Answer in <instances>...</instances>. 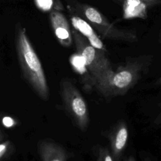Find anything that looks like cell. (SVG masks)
Returning <instances> with one entry per match:
<instances>
[{
  "label": "cell",
  "instance_id": "d6986e66",
  "mask_svg": "<svg viewBox=\"0 0 161 161\" xmlns=\"http://www.w3.org/2000/svg\"><path fill=\"white\" fill-rule=\"evenodd\" d=\"M3 139H4V133H3V131L0 129V143L2 142H3Z\"/></svg>",
  "mask_w": 161,
  "mask_h": 161
},
{
  "label": "cell",
  "instance_id": "7402d4cb",
  "mask_svg": "<svg viewBox=\"0 0 161 161\" xmlns=\"http://www.w3.org/2000/svg\"><path fill=\"white\" fill-rule=\"evenodd\" d=\"M159 42L161 44V32L160 33V36H159Z\"/></svg>",
  "mask_w": 161,
  "mask_h": 161
},
{
  "label": "cell",
  "instance_id": "6da1fadb",
  "mask_svg": "<svg viewBox=\"0 0 161 161\" xmlns=\"http://www.w3.org/2000/svg\"><path fill=\"white\" fill-rule=\"evenodd\" d=\"M16 47L25 79L42 99L48 100L49 89L43 67L29 40L26 29L21 26H18L16 31Z\"/></svg>",
  "mask_w": 161,
  "mask_h": 161
},
{
  "label": "cell",
  "instance_id": "277c9868",
  "mask_svg": "<svg viewBox=\"0 0 161 161\" xmlns=\"http://www.w3.org/2000/svg\"><path fill=\"white\" fill-rule=\"evenodd\" d=\"M75 14L87 21L104 38L128 43H135L138 40L136 31L120 29L111 23L94 7L81 3L77 0H65Z\"/></svg>",
  "mask_w": 161,
  "mask_h": 161
},
{
  "label": "cell",
  "instance_id": "3957f363",
  "mask_svg": "<svg viewBox=\"0 0 161 161\" xmlns=\"http://www.w3.org/2000/svg\"><path fill=\"white\" fill-rule=\"evenodd\" d=\"M72 33L77 53L83 58L87 70L93 80L94 86L100 92L114 71L106 55V52L92 46L74 28Z\"/></svg>",
  "mask_w": 161,
  "mask_h": 161
},
{
  "label": "cell",
  "instance_id": "5bb4252c",
  "mask_svg": "<svg viewBox=\"0 0 161 161\" xmlns=\"http://www.w3.org/2000/svg\"><path fill=\"white\" fill-rule=\"evenodd\" d=\"M38 8L42 11L51 10L53 6V0H35Z\"/></svg>",
  "mask_w": 161,
  "mask_h": 161
},
{
  "label": "cell",
  "instance_id": "ba28073f",
  "mask_svg": "<svg viewBox=\"0 0 161 161\" xmlns=\"http://www.w3.org/2000/svg\"><path fill=\"white\" fill-rule=\"evenodd\" d=\"M70 19L74 29L80 33L94 47L106 52V48L99 38L92 26L85 19L75 14L69 8Z\"/></svg>",
  "mask_w": 161,
  "mask_h": 161
},
{
  "label": "cell",
  "instance_id": "9a60e30c",
  "mask_svg": "<svg viewBox=\"0 0 161 161\" xmlns=\"http://www.w3.org/2000/svg\"><path fill=\"white\" fill-rule=\"evenodd\" d=\"M2 123L6 127H8V128L13 126L15 123L14 119L9 116L3 117V118L2 119Z\"/></svg>",
  "mask_w": 161,
  "mask_h": 161
},
{
  "label": "cell",
  "instance_id": "8fae6325",
  "mask_svg": "<svg viewBox=\"0 0 161 161\" xmlns=\"http://www.w3.org/2000/svg\"><path fill=\"white\" fill-rule=\"evenodd\" d=\"M15 152L14 144L9 140L2 142L0 143V161L8 160Z\"/></svg>",
  "mask_w": 161,
  "mask_h": 161
},
{
  "label": "cell",
  "instance_id": "7a4b0ae2",
  "mask_svg": "<svg viewBox=\"0 0 161 161\" xmlns=\"http://www.w3.org/2000/svg\"><path fill=\"white\" fill-rule=\"evenodd\" d=\"M152 60V55H142L126 60L114 71L99 93L106 99L126 94L147 73Z\"/></svg>",
  "mask_w": 161,
  "mask_h": 161
},
{
  "label": "cell",
  "instance_id": "30bf717a",
  "mask_svg": "<svg viewBox=\"0 0 161 161\" xmlns=\"http://www.w3.org/2000/svg\"><path fill=\"white\" fill-rule=\"evenodd\" d=\"M147 6L141 0H123V18L125 19L147 18Z\"/></svg>",
  "mask_w": 161,
  "mask_h": 161
},
{
  "label": "cell",
  "instance_id": "ffe728a7",
  "mask_svg": "<svg viewBox=\"0 0 161 161\" xmlns=\"http://www.w3.org/2000/svg\"><path fill=\"white\" fill-rule=\"evenodd\" d=\"M125 161H135V160L134 157L131 155V156H129Z\"/></svg>",
  "mask_w": 161,
  "mask_h": 161
},
{
  "label": "cell",
  "instance_id": "4fadbf2b",
  "mask_svg": "<svg viewBox=\"0 0 161 161\" xmlns=\"http://www.w3.org/2000/svg\"><path fill=\"white\" fill-rule=\"evenodd\" d=\"M70 62L72 65L78 70H80L81 72H85V71L88 72L85 65V63L83 58L79 53H77L76 54L72 55L70 58Z\"/></svg>",
  "mask_w": 161,
  "mask_h": 161
},
{
  "label": "cell",
  "instance_id": "9c48e42d",
  "mask_svg": "<svg viewBox=\"0 0 161 161\" xmlns=\"http://www.w3.org/2000/svg\"><path fill=\"white\" fill-rule=\"evenodd\" d=\"M38 151L42 161H67V153L58 143L48 140L38 143Z\"/></svg>",
  "mask_w": 161,
  "mask_h": 161
},
{
  "label": "cell",
  "instance_id": "5b68a950",
  "mask_svg": "<svg viewBox=\"0 0 161 161\" xmlns=\"http://www.w3.org/2000/svg\"><path fill=\"white\" fill-rule=\"evenodd\" d=\"M60 92L64 106L76 126L85 131L89 125V110L85 99L74 84L69 79L60 82Z\"/></svg>",
  "mask_w": 161,
  "mask_h": 161
},
{
  "label": "cell",
  "instance_id": "44dd1931",
  "mask_svg": "<svg viewBox=\"0 0 161 161\" xmlns=\"http://www.w3.org/2000/svg\"><path fill=\"white\" fill-rule=\"evenodd\" d=\"M143 161H153V160H152L150 157H145L143 159Z\"/></svg>",
  "mask_w": 161,
  "mask_h": 161
},
{
  "label": "cell",
  "instance_id": "52a82bcc",
  "mask_svg": "<svg viewBox=\"0 0 161 161\" xmlns=\"http://www.w3.org/2000/svg\"><path fill=\"white\" fill-rule=\"evenodd\" d=\"M50 21L55 35L60 44L69 47L72 44V33L69 22L59 9H52L50 13Z\"/></svg>",
  "mask_w": 161,
  "mask_h": 161
},
{
  "label": "cell",
  "instance_id": "2e32d148",
  "mask_svg": "<svg viewBox=\"0 0 161 161\" xmlns=\"http://www.w3.org/2000/svg\"><path fill=\"white\" fill-rule=\"evenodd\" d=\"M141 1L143 2L147 6V7L161 4V0H141Z\"/></svg>",
  "mask_w": 161,
  "mask_h": 161
},
{
  "label": "cell",
  "instance_id": "ac0fdd59",
  "mask_svg": "<svg viewBox=\"0 0 161 161\" xmlns=\"http://www.w3.org/2000/svg\"><path fill=\"white\" fill-rule=\"evenodd\" d=\"M154 85L157 86H161V76H160L154 82Z\"/></svg>",
  "mask_w": 161,
  "mask_h": 161
},
{
  "label": "cell",
  "instance_id": "e0dca14e",
  "mask_svg": "<svg viewBox=\"0 0 161 161\" xmlns=\"http://www.w3.org/2000/svg\"><path fill=\"white\" fill-rule=\"evenodd\" d=\"M158 108H159V112L156 116V118L154 119L153 123L156 125L161 126V103L158 104Z\"/></svg>",
  "mask_w": 161,
  "mask_h": 161
},
{
  "label": "cell",
  "instance_id": "8992f818",
  "mask_svg": "<svg viewBox=\"0 0 161 161\" xmlns=\"http://www.w3.org/2000/svg\"><path fill=\"white\" fill-rule=\"evenodd\" d=\"M128 128L124 120H119L106 132L109 150L116 161H119L125 149L128 139Z\"/></svg>",
  "mask_w": 161,
  "mask_h": 161
},
{
  "label": "cell",
  "instance_id": "7c38bea8",
  "mask_svg": "<svg viewBox=\"0 0 161 161\" xmlns=\"http://www.w3.org/2000/svg\"><path fill=\"white\" fill-rule=\"evenodd\" d=\"M95 161H116L108 147L99 145L95 148Z\"/></svg>",
  "mask_w": 161,
  "mask_h": 161
}]
</instances>
